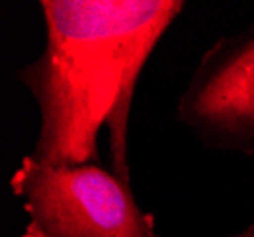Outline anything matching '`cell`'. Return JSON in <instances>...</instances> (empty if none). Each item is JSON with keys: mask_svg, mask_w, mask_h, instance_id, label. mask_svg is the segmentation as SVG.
<instances>
[{"mask_svg": "<svg viewBox=\"0 0 254 237\" xmlns=\"http://www.w3.org/2000/svg\"><path fill=\"white\" fill-rule=\"evenodd\" d=\"M46 46L17 78L40 127L31 156L48 165L101 163L108 129L112 171L131 182L127 121L137 80L184 8L180 0H42Z\"/></svg>", "mask_w": 254, "mask_h": 237, "instance_id": "1", "label": "cell"}, {"mask_svg": "<svg viewBox=\"0 0 254 237\" xmlns=\"http://www.w3.org/2000/svg\"><path fill=\"white\" fill-rule=\"evenodd\" d=\"M10 188L29 216L21 237H159L131 182L103 163L48 165L29 154Z\"/></svg>", "mask_w": 254, "mask_h": 237, "instance_id": "2", "label": "cell"}, {"mask_svg": "<svg viewBox=\"0 0 254 237\" xmlns=\"http://www.w3.org/2000/svg\"><path fill=\"white\" fill-rule=\"evenodd\" d=\"M177 118L209 148L254 156V23L203 54Z\"/></svg>", "mask_w": 254, "mask_h": 237, "instance_id": "3", "label": "cell"}, {"mask_svg": "<svg viewBox=\"0 0 254 237\" xmlns=\"http://www.w3.org/2000/svg\"><path fill=\"white\" fill-rule=\"evenodd\" d=\"M230 237H254V222L253 224H249V226L241 230V232H237V234H233Z\"/></svg>", "mask_w": 254, "mask_h": 237, "instance_id": "4", "label": "cell"}]
</instances>
